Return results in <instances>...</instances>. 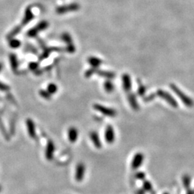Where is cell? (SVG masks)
I'll return each mask as SVG.
<instances>
[{"mask_svg":"<svg viewBox=\"0 0 194 194\" xmlns=\"http://www.w3.org/2000/svg\"><path fill=\"white\" fill-rule=\"evenodd\" d=\"M170 88L173 90V92L175 93L177 96H178V97H179V99L182 101V102L186 105V107H193L194 102H193V99H191V98L188 97L187 95L184 94V93L180 89V88L177 87L174 84L170 85Z\"/></svg>","mask_w":194,"mask_h":194,"instance_id":"1","label":"cell"},{"mask_svg":"<svg viewBox=\"0 0 194 194\" xmlns=\"http://www.w3.org/2000/svg\"><path fill=\"white\" fill-rule=\"evenodd\" d=\"M94 108L96 111L100 112L104 116H106L108 117H115L117 116V112L116 110H114L112 108H109L107 107L103 106L99 104H96L94 105Z\"/></svg>","mask_w":194,"mask_h":194,"instance_id":"2","label":"cell"},{"mask_svg":"<svg viewBox=\"0 0 194 194\" xmlns=\"http://www.w3.org/2000/svg\"><path fill=\"white\" fill-rule=\"evenodd\" d=\"M156 94L158 95L159 97H160L161 99L165 100L166 102H168L171 107H173L174 108L178 107V102H177V101L174 99V98L172 97L169 93L166 92L165 91L159 89L157 91Z\"/></svg>","mask_w":194,"mask_h":194,"instance_id":"3","label":"cell"},{"mask_svg":"<svg viewBox=\"0 0 194 194\" xmlns=\"http://www.w3.org/2000/svg\"><path fill=\"white\" fill-rule=\"evenodd\" d=\"M144 155L142 153H137L134 155L133 158H132L131 166L132 168L134 170H137L140 168V166L142 165L144 161Z\"/></svg>","mask_w":194,"mask_h":194,"instance_id":"4","label":"cell"},{"mask_svg":"<svg viewBox=\"0 0 194 194\" xmlns=\"http://www.w3.org/2000/svg\"><path fill=\"white\" fill-rule=\"evenodd\" d=\"M86 173V166L83 163H79L76 165L75 173V179L78 182H81L83 180Z\"/></svg>","mask_w":194,"mask_h":194,"instance_id":"5","label":"cell"},{"mask_svg":"<svg viewBox=\"0 0 194 194\" xmlns=\"http://www.w3.org/2000/svg\"><path fill=\"white\" fill-rule=\"evenodd\" d=\"M105 140L109 144H112L115 140L114 129L112 125H108L104 132Z\"/></svg>","mask_w":194,"mask_h":194,"instance_id":"6","label":"cell"},{"mask_svg":"<svg viewBox=\"0 0 194 194\" xmlns=\"http://www.w3.org/2000/svg\"><path fill=\"white\" fill-rule=\"evenodd\" d=\"M55 144H54L53 142L51 140H49L48 142L47 146H46L45 149V158L48 160H51L53 158L54 153H55Z\"/></svg>","mask_w":194,"mask_h":194,"instance_id":"7","label":"cell"},{"mask_svg":"<svg viewBox=\"0 0 194 194\" xmlns=\"http://www.w3.org/2000/svg\"><path fill=\"white\" fill-rule=\"evenodd\" d=\"M27 129L29 137L32 139H35L36 137V131H35V125L34 122L31 119H28L26 121Z\"/></svg>","mask_w":194,"mask_h":194,"instance_id":"8","label":"cell"},{"mask_svg":"<svg viewBox=\"0 0 194 194\" xmlns=\"http://www.w3.org/2000/svg\"><path fill=\"white\" fill-rule=\"evenodd\" d=\"M78 137V131L74 127H71L68 130V140L72 143H74L77 141Z\"/></svg>","mask_w":194,"mask_h":194,"instance_id":"9","label":"cell"},{"mask_svg":"<svg viewBox=\"0 0 194 194\" xmlns=\"http://www.w3.org/2000/svg\"><path fill=\"white\" fill-rule=\"evenodd\" d=\"M122 80L124 90L125 92H129L132 88V81L129 75L127 74V73H124V74L122 76Z\"/></svg>","mask_w":194,"mask_h":194,"instance_id":"10","label":"cell"},{"mask_svg":"<svg viewBox=\"0 0 194 194\" xmlns=\"http://www.w3.org/2000/svg\"><path fill=\"white\" fill-rule=\"evenodd\" d=\"M79 8V6L77 4H71V5H68V7L66 6H63L57 8L56 11H57V13L58 14H63L66 13V12H68V11H76Z\"/></svg>","mask_w":194,"mask_h":194,"instance_id":"11","label":"cell"},{"mask_svg":"<svg viewBox=\"0 0 194 194\" xmlns=\"http://www.w3.org/2000/svg\"><path fill=\"white\" fill-rule=\"evenodd\" d=\"M90 139H91V140H92V142H93V144H94L95 147H97V148L98 149H100L101 147H102V142H101L100 137L97 132H95V131L91 132Z\"/></svg>","mask_w":194,"mask_h":194,"instance_id":"12","label":"cell"},{"mask_svg":"<svg viewBox=\"0 0 194 194\" xmlns=\"http://www.w3.org/2000/svg\"><path fill=\"white\" fill-rule=\"evenodd\" d=\"M33 19V12H32L30 7H28L25 10V14H24V19H23V21H22V24H23V25H26V24H28L29 22H30Z\"/></svg>","mask_w":194,"mask_h":194,"instance_id":"13","label":"cell"},{"mask_svg":"<svg viewBox=\"0 0 194 194\" xmlns=\"http://www.w3.org/2000/svg\"><path fill=\"white\" fill-rule=\"evenodd\" d=\"M128 100L130 104V106L132 107V109L135 110V111H137V110L139 109V105L136 99V96L133 94H130L128 96Z\"/></svg>","mask_w":194,"mask_h":194,"instance_id":"14","label":"cell"},{"mask_svg":"<svg viewBox=\"0 0 194 194\" xmlns=\"http://www.w3.org/2000/svg\"><path fill=\"white\" fill-rule=\"evenodd\" d=\"M88 62L92 66V67L94 68H97L98 67H99L102 63V60L97 57H90L88 59Z\"/></svg>","mask_w":194,"mask_h":194,"instance_id":"15","label":"cell"},{"mask_svg":"<svg viewBox=\"0 0 194 194\" xmlns=\"http://www.w3.org/2000/svg\"><path fill=\"white\" fill-rule=\"evenodd\" d=\"M9 60H10L12 71H15L18 70V58H17V56L13 53L10 54V55H9Z\"/></svg>","mask_w":194,"mask_h":194,"instance_id":"16","label":"cell"},{"mask_svg":"<svg viewBox=\"0 0 194 194\" xmlns=\"http://www.w3.org/2000/svg\"><path fill=\"white\" fill-rule=\"evenodd\" d=\"M99 76L102 77H104L108 79H112L115 77V74L112 72H109V71H97V72Z\"/></svg>","mask_w":194,"mask_h":194,"instance_id":"17","label":"cell"},{"mask_svg":"<svg viewBox=\"0 0 194 194\" xmlns=\"http://www.w3.org/2000/svg\"><path fill=\"white\" fill-rule=\"evenodd\" d=\"M104 90L106 91L107 93H112L114 89V85L113 84V83L111 81L108 80L107 81L104 82Z\"/></svg>","mask_w":194,"mask_h":194,"instance_id":"18","label":"cell"},{"mask_svg":"<svg viewBox=\"0 0 194 194\" xmlns=\"http://www.w3.org/2000/svg\"><path fill=\"white\" fill-rule=\"evenodd\" d=\"M183 184L184 188H185L186 190H188L190 189V186H191V177L188 175H184L183 176Z\"/></svg>","mask_w":194,"mask_h":194,"instance_id":"19","label":"cell"},{"mask_svg":"<svg viewBox=\"0 0 194 194\" xmlns=\"http://www.w3.org/2000/svg\"><path fill=\"white\" fill-rule=\"evenodd\" d=\"M9 46H10V48L16 49V48H18L20 47L21 42L19 41V40H17V39L12 38V39H9Z\"/></svg>","mask_w":194,"mask_h":194,"instance_id":"20","label":"cell"},{"mask_svg":"<svg viewBox=\"0 0 194 194\" xmlns=\"http://www.w3.org/2000/svg\"><path fill=\"white\" fill-rule=\"evenodd\" d=\"M58 91V87L57 85L55 84V83H49L47 87V92L50 94V95L52 94H55L56 92H57Z\"/></svg>","mask_w":194,"mask_h":194,"instance_id":"21","label":"cell"},{"mask_svg":"<svg viewBox=\"0 0 194 194\" xmlns=\"http://www.w3.org/2000/svg\"><path fill=\"white\" fill-rule=\"evenodd\" d=\"M20 31H21V27H19V26L16 27V28H14L13 29H12V30L10 32V33H9L8 34V35L7 36V38H8L9 40V39L13 38L14 37L18 35V34Z\"/></svg>","mask_w":194,"mask_h":194,"instance_id":"22","label":"cell"},{"mask_svg":"<svg viewBox=\"0 0 194 194\" xmlns=\"http://www.w3.org/2000/svg\"><path fill=\"white\" fill-rule=\"evenodd\" d=\"M142 188H143L145 192H152V191H153V186H152L150 182H149L148 181H143Z\"/></svg>","mask_w":194,"mask_h":194,"instance_id":"23","label":"cell"},{"mask_svg":"<svg viewBox=\"0 0 194 194\" xmlns=\"http://www.w3.org/2000/svg\"><path fill=\"white\" fill-rule=\"evenodd\" d=\"M48 26V23H47V22L43 21V22H40V23H39L35 28L36 29V30L38 31V32L43 30V29L47 28Z\"/></svg>","mask_w":194,"mask_h":194,"instance_id":"24","label":"cell"},{"mask_svg":"<svg viewBox=\"0 0 194 194\" xmlns=\"http://www.w3.org/2000/svg\"><path fill=\"white\" fill-rule=\"evenodd\" d=\"M61 38H62V40L66 43L68 45H71V44L72 43V40H71V37L70 36L69 34L68 33H63L62 36H61Z\"/></svg>","mask_w":194,"mask_h":194,"instance_id":"25","label":"cell"},{"mask_svg":"<svg viewBox=\"0 0 194 194\" xmlns=\"http://www.w3.org/2000/svg\"><path fill=\"white\" fill-rule=\"evenodd\" d=\"M39 94H40V95L43 98V99H48V100H50V99L51 95L47 92V90H46V91H45V90H40V92H39Z\"/></svg>","mask_w":194,"mask_h":194,"instance_id":"26","label":"cell"},{"mask_svg":"<svg viewBox=\"0 0 194 194\" xmlns=\"http://www.w3.org/2000/svg\"><path fill=\"white\" fill-rule=\"evenodd\" d=\"M96 72H97V68H91V69H88L87 72L85 73V76L87 78H89Z\"/></svg>","mask_w":194,"mask_h":194,"instance_id":"27","label":"cell"},{"mask_svg":"<svg viewBox=\"0 0 194 194\" xmlns=\"http://www.w3.org/2000/svg\"><path fill=\"white\" fill-rule=\"evenodd\" d=\"M38 33V31H37L36 29L34 28L28 32V36L31 37V38H33V37H35Z\"/></svg>","mask_w":194,"mask_h":194,"instance_id":"28","label":"cell"},{"mask_svg":"<svg viewBox=\"0 0 194 194\" xmlns=\"http://www.w3.org/2000/svg\"><path fill=\"white\" fill-rule=\"evenodd\" d=\"M29 68L32 71H36L38 70V63H35V62H32L29 64Z\"/></svg>","mask_w":194,"mask_h":194,"instance_id":"29","label":"cell"},{"mask_svg":"<svg viewBox=\"0 0 194 194\" xmlns=\"http://www.w3.org/2000/svg\"><path fill=\"white\" fill-rule=\"evenodd\" d=\"M0 90L4 91V92H7V91L9 90V87L4 83L0 82Z\"/></svg>","mask_w":194,"mask_h":194,"instance_id":"30","label":"cell"},{"mask_svg":"<svg viewBox=\"0 0 194 194\" xmlns=\"http://www.w3.org/2000/svg\"><path fill=\"white\" fill-rule=\"evenodd\" d=\"M146 92V88L143 86H141V87H139L138 88V94L140 96H143L144 94H145Z\"/></svg>","mask_w":194,"mask_h":194,"instance_id":"31","label":"cell"},{"mask_svg":"<svg viewBox=\"0 0 194 194\" xmlns=\"http://www.w3.org/2000/svg\"><path fill=\"white\" fill-rule=\"evenodd\" d=\"M136 178L137 179H139V180H144V178H145V174L142 172H138L136 174Z\"/></svg>","mask_w":194,"mask_h":194,"instance_id":"32","label":"cell"},{"mask_svg":"<svg viewBox=\"0 0 194 194\" xmlns=\"http://www.w3.org/2000/svg\"><path fill=\"white\" fill-rule=\"evenodd\" d=\"M154 97L155 96L154 95H150V96H149L148 97V99H144V101H146V102H148V101H150V100H153V99H154Z\"/></svg>","mask_w":194,"mask_h":194,"instance_id":"33","label":"cell"},{"mask_svg":"<svg viewBox=\"0 0 194 194\" xmlns=\"http://www.w3.org/2000/svg\"><path fill=\"white\" fill-rule=\"evenodd\" d=\"M136 194H145V191H144V189L142 188V189H140V190L137 191Z\"/></svg>","mask_w":194,"mask_h":194,"instance_id":"34","label":"cell"},{"mask_svg":"<svg viewBox=\"0 0 194 194\" xmlns=\"http://www.w3.org/2000/svg\"><path fill=\"white\" fill-rule=\"evenodd\" d=\"M186 194H194V191H193L191 189H188L187 190V193Z\"/></svg>","mask_w":194,"mask_h":194,"instance_id":"35","label":"cell"},{"mask_svg":"<svg viewBox=\"0 0 194 194\" xmlns=\"http://www.w3.org/2000/svg\"><path fill=\"white\" fill-rule=\"evenodd\" d=\"M2 67H3V66H2V64L1 63H0V71H2Z\"/></svg>","mask_w":194,"mask_h":194,"instance_id":"36","label":"cell"},{"mask_svg":"<svg viewBox=\"0 0 194 194\" xmlns=\"http://www.w3.org/2000/svg\"><path fill=\"white\" fill-rule=\"evenodd\" d=\"M2 186H0V192H1V191H2Z\"/></svg>","mask_w":194,"mask_h":194,"instance_id":"37","label":"cell"},{"mask_svg":"<svg viewBox=\"0 0 194 194\" xmlns=\"http://www.w3.org/2000/svg\"><path fill=\"white\" fill-rule=\"evenodd\" d=\"M163 194H169V193H163Z\"/></svg>","mask_w":194,"mask_h":194,"instance_id":"38","label":"cell"}]
</instances>
